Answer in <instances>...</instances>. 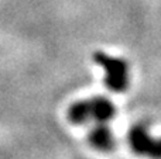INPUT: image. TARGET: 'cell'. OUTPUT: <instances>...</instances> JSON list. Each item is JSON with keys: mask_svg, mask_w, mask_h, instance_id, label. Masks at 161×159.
I'll return each instance as SVG.
<instances>
[{"mask_svg": "<svg viewBox=\"0 0 161 159\" xmlns=\"http://www.w3.org/2000/svg\"><path fill=\"white\" fill-rule=\"evenodd\" d=\"M116 114V107L108 97L95 96L91 99L75 101L69 106L67 117L75 126H82L89 121L108 123Z\"/></svg>", "mask_w": 161, "mask_h": 159, "instance_id": "cell-1", "label": "cell"}, {"mask_svg": "<svg viewBox=\"0 0 161 159\" xmlns=\"http://www.w3.org/2000/svg\"><path fill=\"white\" fill-rule=\"evenodd\" d=\"M93 61L105 69V86L109 90L120 93L129 87V66L125 59L97 51L93 55Z\"/></svg>", "mask_w": 161, "mask_h": 159, "instance_id": "cell-2", "label": "cell"}, {"mask_svg": "<svg viewBox=\"0 0 161 159\" xmlns=\"http://www.w3.org/2000/svg\"><path fill=\"white\" fill-rule=\"evenodd\" d=\"M129 145L134 154L150 159H161V138L150 135L147 127L136 124L129 131Z\"/></svg>", "mask_w": 161, "mask_h": 159, "instance_id": "cell-3", "label": "cell"}, {"mask_svg": "<svg viewBox=\"0 0 161 159\" xmlns=\"http://www.w3.org/2000/svg\"><path fill=\"white\" fill-rule=\"evenodd\" d=\"M89 144L95 149L102 152H109L114 148V135L106 123H96V126L89 131Z\"/></svg>", "mask_w": 161, "mask_h": 159, "instance_id": "cell-4", "label": "cell"}]
</instances>
